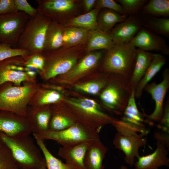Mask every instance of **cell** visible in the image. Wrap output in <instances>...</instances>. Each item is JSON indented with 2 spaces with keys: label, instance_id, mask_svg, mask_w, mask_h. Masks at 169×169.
Returning <instances> with one entry per match:
<instances>
[{
  "label": "cell",
  "instance_id": "cell-1",
  "mask_svg": "<svg viewBox=\"0 0 169 169\" xmlns=\"http://www.w3.org/2000/svg\"><path fill=\"white\" fill-rule=\"evenodd\" d=\"M61 103L76 121L96 133H99L102 127L116 119L105 112L99 104L92 99L64 97Z\"/></svg>",
  "mask_w": 169,
  "mask_h": 169
},
{
  "label": "cell",
  "instance_id": "cell-2",
  "mask_svg": "<svg viewBox=\"0 0 169 169\" xmlns=\"http://www.w3.org/2000/svg\"><path fill=\"white\" fill-rule=\"evenodd\" d=\"M111 124L115 128V134L113 144L115 147L125 154V163L132 166L135 158L140 156L139 149L147 144L146 136L149 131L145 126H141L116 119Z\"/></svg>",
  "mask_w": 169,
  "mask_h": 169
},
{
  "label": "cell",
  "instance_id": "cell-3",
  "mask_svg": "<svg viewBox=\"0 0 169 169\" xmlns=\"http://www.w3.org/2000/svg\"><path fill=\"white\" fill-rule=\"evenodd\" d=\"M86 44L65 48L62 47L51 51H43L45 64L39 73L44 80L49 81L58 75L65 74L71 70L84 56Z\"/></svg>",
  "mask_w": 169,
  "mask_h": 169
},
{
  "label": "cell",
  "instance_id": "cell-4",
  "mask_svg": "<svg viewBox=\"0 0 169 169\" xmlns=\"http://www.w3.org/2000/svg\"><path fill=\"white\" fill-rule=\"evenodd\" d=\"M136 49L130 42L115 44L105 50L99 71L119 75L129 79L136 63Z\"/></svg>",
  "mask_w": 169,
  "mask_h": 169
},
{
  "label": "cell",
  "instance_id": "cell-5",
  "mask_svg": "<svg viewBox=\"0 0 169 169\" xmlns=\"http://www.w3.org/2000/svg\"><path fill=\"white\" fill-rule=\"evenodd\" d=\"M0 138L7 146L19 169H39L43 161L40 149L29 135L12 137L0 131Z\"/></svg>",
  "mask_w": 169,
  "mask_h": 169
},
{
  "label": "cell",
  "instance_id": "cell-6",
  "mask_svg": "<svg viewBox=\"0 0 169 169\" xmlns=\"http://www.w3.org/2000/svg\"><path fill=\"white\" fill-rule=\"evenodd\" d=\"M38 84L24 83L21 86L7 82L0 86V110L25 116L29 103Z\"/></svg>",
  "mask_w": 169,
  "mask_h": 169
},
{
  "label": "cell",
  "instance_id": "cell-7",
  "mask_svg": "<svg viewBox=\"0 0 169 169\" xmlns=\"http://www.w3.org/2000/svg\"><path fill=\"white\" fill-rule=\"evenodd\" d=\"M132 90L129 79L111 74L107 84L100 94L104 107L116 115L122 116Z\"/></svg>",
  "mask_w": 169,
  "mask_h": 169
},
{
  "label": "cell",
  "instance_id": "cell-8",
  "mask_svg": "<svg viewBox=\"0 0 169 169\" xmlns=\"http://www.w3.org/2000/svg\"><path fill=\"white\" fill-rule=\"evenodd\" d=\"M51 20L38 13L26 23L16 48L28 50L30 54L42 52L46 31Z\"/></svg>",
  "mask_w": 169,
  "mask_h": 169
},
{
  "label": "cell",
  "instance_id": "cell-9",
  "mask_svg": "<svg viewBox=\"0 0 169 169\" xmlns=\"http://www.w3.org/2000/svg\"><path fill=\"white\" fill-rule=\"evenodd\" d=\"M34 134L44 140L56 141L62 146L83 143L90 145L100 140L99 133L91 131L79 122L62 130H48Z\"/></svg>",
  "mask_w": 169,
  "mask_h": 169
},
{
  "label": "cell",
  "instance_id": "cell-10",
  "mask_svg": "<svg viewBox=\"0 0 169 169\" xmlns=\"http://www.w3.org/2000/svg\"><path fill=\"white\" fill-rule=\"evenodd\" d=\"M105 50H101L87 53L68 72L55 76L49 81L51 83L61 86L74 84L92 72L99 71Z\"/></svg>",
  "mask_w": 169,
  "mask_h": 169
},
{
  "label": "cell",
  "instance_id": "cell-11",
  "mask_svg": "<svg viewBox=\"0 0 169 169\" xmlns=\"http://www.w3.org/2000/svg\"><path fill=\"white\" fill-rule=\"evenodd\" d=\"M153 136L156 141V150L150 154L137 158L134 169H159L162 166H169V134L158 131L154 132Z\"/></svg>",
  "mask_w": 169,
  "mask_h": 169
},
{
  "label": "cell",
  "instance_id": "cell-12",
  "mask_svg": "<svg viewBox=\"0 0 169 169\" xmlns=\"http://www.w3.org/2000/svg\"><path fill=\"white\" fill-rule=\"evenodd\" d=\"M30 18L21 11L0 15V43L16 48L18 38Z\"/></svg>",
  "mask_w": 169,
  "mask_h": 169
},
{
  "label": "cell",
  "instance_id": "cell-13",
  "mask_svg": "<svg viewBox=\"0 0 169 169\" xmlns=\"http://www.w3.org/2000/svg\"><path fill=\"white\" fill-rule=\"evenodd\" d=\"M7 82L18 86L37 82L25 71L24 57L15 56L0 61V86Z\"/></svg>",
  "mask_w": 169,
  "mask_h": 169
},
{
  "label": "cell",
  "instance_id": "cell-14",
  "mask_svg": "<svg viewBox=\"0 0 169 169\" xmlns=\"http://www.w3.org/2000/svg\"><path fill=\"white\" fill-rule=\"evenodd\" d=\"M163 79L159 84L155 82L147 84L144 90L150 94L155 103V108L150 115H147L146 121L153 125L154 122L160 121L163 113V102L169 88V69L167 68L163 71Z\"/></svg>",
  "mask_w": 169,
  "mask_h": 169
},
{
  "label": "cell",
  "instance_id": "cell-15",
  "mask_svg": "<svg viewBox=\"0 0 169 169\" xmlns=\"http://www.w3.org/2000/svg\"><path fill=\"white\" fill-rule=\"evenodd\" d=\"M38 13L52 21L62 24L66 14L74 11L77 4L73 0H36Z\"/></svg>",
  "mask_w": 169,
  "mask_h": 169
},
{
  "label": "cell",
  "instance_id": "cell-16",
  "mask_svg": "<svg viewBox=\"0 0 169 169\" xmlns=\"http://www.w3.org/2000/svg\"><path fill=\"white\" fill-rule=\"evenodd\" d=\"M0 131L12 137L30 135L32 132L25 116L1 110Z\"/></svg>",
  "mask_w": 169,
  "mask_h": 169
},
{
  "label": "cell",
  "instance_id": "cell-17",
  "mask_svg": "<svg viewBox=\"0 0 169 169\" xmlns=\"http://www.w3.org/2000/svg\"><path fill=\"white\" fill-rule=\"evenodd\" d=\"M130 42L145 51H154L163 55L169 54V48L165 40L160 35L142 27Z\"/></svg>",
  "mask_w": 169,
  "mask_h": 169
},
{
  "label": "cell",
  "instance_id": "cell-18",
  "mask_svg": "<svg viewBox=\"0 0 169 169\" xmlns=\"http://www.w3.org/2000/svg\"><path fill=\"white\" fill-rule=\"evenodd\" d=\"M137 15H130L109 32L115 44L129 42L142 27Z\"/></svg>",
  "mask_w": 169,
  "mask_h": 169
},
{
  "label": "cell",
  "instance_id": "cell-19",
  "mask_svg": "<svg viewBox=\"0 0 169 169\" xmlns=\"http://www.w3.org/2000/svg\"><path fill=\"white\" fill-rule=\"evenodd\" d=\"M51 115V105H28L25 117L32 132L38 134L49 130Z\"/></svg>",
  "mask_w": 169,
  "mask_h": 169
},
{
  "label": "cell",
  "instance_id": "cell-20",
  "mask_svg": "<svg viewBox=\"0 0 169 169\" xmlns=\"http://www.w3.org/2000/svg\"><path fill=\"white\" fill-rule=\"evenodd\" d=\"M89 146L83 143L62 146L58 155L66 160L65 164L71 169H86L84 159Z\"/></svg>",
  "mask_w": 169,
  "mask_h": 169
},
{
  "label": "cell",
  "instance_id": "cell-21",
  "mask_svg": "<svg viewBox=\"0 0 169 169\" xmlns=\"http://www.w3.org/2000/svg\"><path fill=\"white\" fill-rule=\"evenodd\" d=\"M108 151V148L101 140L89 146L84 159L86 169H104L103 161Z\"/></svg>",
  "mask_w": 169,
  "mask_h": 169
},
{
  "label": "cell",
  "instance_id": "cell-22",
  "mask_svg": "<svg viewBox=\"0 0 169 169\" xmlns=\"http://www.w3.org/2000/svg\"><path fill=\"white\" fill-rule=\"evenodd\" d=\"M112 74L98 71L92 80L78 82L74 84L76 90L94 95H100L108 83Z\"/></svg>",
  "mask_w": 169,
  "mask_h": 169
},
{
  "label": "cell",
  "instance_id": "cell-23",
  "mask_svg": "<svg viewBox=\"0 0 169 169\" xmlns=\"http://www.w3.org/2000/svg\"><path fill=\"white\" fill-rule=\"evenodd\" d=\"M64 96L61 92L38 84L36 91L28 104L30 105H51L63 100Z\"/></svg>",
  "mask_w": 169,
  "mask_h": 169
},
{
  "label": "cell",
  "instance_id": "cell-24",
  "mask_svg": "<svg viewBox=\"0 0 169 169\" xmlns=\"http://www.w3.org/2000/svg\"><path fill=\"white\" fill-rule=\"evenodd\" d=\"M154 53L137 48L135 64L131 77L129 79L132 88L136 89L144 76L153 57Z\"/></svg>",
  "mask_w": 169,
  "mask_h": 169
},
{
  "label": "cell",
  "instance_id": "cell-25",
  "mask_svg": "<svg viewBox=\"0 0 169 169\" xmlns=\"http://www.w3.org/2000/svg\"><path fill=\"white\" fill-rule=\"evenodd\" d=\"M51 106L52 115L49 130L61 131L78 122L65 111L60 102L51 104Z\"/></svg>",
  "mask_w": 169,
  "mask_h": 169
},
{
  "label": "cell",
  "instance_id": "cell-26",
  "mask_svg": "<svg viewBox=\"0 0 169 169\" xmlns=\"http://www.w3.org/2000/svg\"><path fill=\"white\" fill-rule=\"evenodd\" d=\"M115 44L109 32L100 29L89 31L85 50L87 53L94 51L108 50Z\"/></svg>",
  "mask_w": 169,
  "mask_h": 169
},
{
  "label": "cell",
  "instance_id": "cell-27",
  "mask_svg": "<svg viewBox=\"0 0 169 169\" xmlns=\"http://www.w3.org/2000/svg\"><path fill=\"white\" fill-rule=\"evenodd\" d=\"M137 16L142 27L154 33L169 37V18L144 15L139 13Z\"/></svg>",
  "mask_w": 169,
  "mask_h": 169
},
{
  "label": "cell",
  "instance_id": "cell-28",
  "mask_svg": "<svg viewBox=\"0 0 169 169\" xmlns=\"http://www.w3.org/2000/svg\"><path fill=\"white\" fill-rule=\"evenodd\" d=\"M166 59L160 53L154 54L151 62L135 90V97L140 98L145 86L166 64Z\"/></svg>",
  "mask_w": 169,
  "mask_h": 169
},
{
  "label": "cell",
  "instance_id": "cell-29",
  "mask_svg": "<svg viewBox=\"0 0 169 169\" xmlns=\"http://www.w3.org/2000/svg\"><path fill=\"white\" fill-rule=\"evenodd\" d=\"M63 29L62 24L51 21L46 31L44 51H53L63 46Z\"/></svg>",
  "mask_w": 169,
  "mask_h": 169
},
{
  "label": "cell",
  "instance_id": "cell-30",
  "mask_svg": "<svg viewBox=\"0 0 169 169\" xmlns=\"http://www.w3.org/2000/svg\"><path fill=\"white\" fill-rule=\"evenodd\" d=\"M100 9L95 8L89 12L69 19L62 25L64 27H75L88 31L98 29L97 18Z\"/></svg>",
  "mask_w": 169,
  "mask_h": 169
},
{
  "label": "cell",
  "instance_id": "cell-31",
  "mask_svg": "<svg viewBox=\"0 0 169 169\" xmlns=\"http://www.w3.org/2000/svg\"><path fill=\"white\" fill-rule=\"evenodd\" d=\"M128 17L110 9H101L97 18L98 29L109 32L115 25L125 21Z\"/></svg>",
  "mask_w": 169,
  "mask_h": 169
},
{
  "label": "cell",
  "instance_id": "cell-32",
  "mask_svg": "<svg viewBox=\"0 0 169 169\" xmlns=\"http://www.w3.org/2000/svg\"><path fill=\"white\" fill-rule=\"evenodd\" d=\"M89 31L75 27H64L63 45L62 47L69 48L86 44Z\"/></svg>",
  "mask_w": 169,
  "mask_h": 169
},
{
  "label": "cell",
  "instance_id": "cell-33",
  "mask_svg": "<svg viewBox=\"0 0 169 169\" xmlns=\"http://www.w3.org/2000/svg\"><path fill=\"white\" fill-rule=\"evenodd\" d=\"M135 90L134 88H132L131 95L121 120L135 125L145 126L143 124L145 121L143 115L139 111L136 103Z\"/></svg>",
  "mask_w": 169,
  "mask_h": 169
},
{
  "label": "cell",
  "instance_id": "cell-34",
  "mask_svg": "<svg viewBox=\"0 0 169 169\" xmlns=\"http://www.w3.org/2000/svg\"><path fill=\"white\" fill-rule=\"evenodd\" d=\"M140 11L141 13L144 15L168 18L169 16V0L148 1Z\"/></svg>",
  "mask_w": 169,
  "mask_h": 169
},
{
  "label": "cell",
  "instance_id": "cell-35",
  "mask_svg": "<svg viewBox=\"0 0 169 169\" xmlns=\"http://www.w3.org/2000/svg\"><path fill=\"white\" fill-rule=\"evenodd\" d=\"M33 134L37 145L44 154L46 166L48 169H71L65 163L53 155L45 146L44 140L35 134Z\"/></svg>",
  "mask_w": 169,
  "mask_h": 169
},
{
  "label": "cell",
  "instance_id": "cell-36",
  "mask_svg": "<svg viewBox=\"0 0 169 169\" xmlns=\"http://www.w3.org/2000/svg\"><path fill=\"white\" fill-rule=\"evenodd\" d=\"M0 169H19L9 149L0 138Z\"/></svg>",
  "mask_w": 169,
  "mask_h": 169
},
{
  "label": "cell",
  "instance_id": "cell-37",
  "mask_svg": "<svg viewBox=\"0 0 169 169\" xmlns=\"http://www.w3.org/2000/svg\"><path fill=\"white\" fill-rule=\"evenodd\" d=\"M122 6L125 15H137L142 7L147 3V0H117Z\"/></svg>",
  "mask_w": 169,
  "mask_h": 169
},
{
  "label": "cell",
  "instance_id": "cell-38",
  "mask_svg": "<svg viewBox=\"0 0 169 169\" xmlns=\"http://www.w3.org/2000/svg\"><path fill=\"white\" fill-rule=\"evenodd\" d=\"M30 54L27 50L13 48L8 44L0 43V61L15 56L25 57Z\"/></svg>",
  "mask_w": 169,
  "mask_h": 169
},
{
  "label": "cell",
  "instance_id": "cell-39",
  "mask_svg": "<svg viewBox=\"0 0 169 169\" xmlns=\"http://www.w3.org/2000/svg\"><path fill=\"white\" fill-rule=\"evenodd\" d=\"M24 58L25 67L36 68L39 70V74L43 71L45 64L43 52L30 54Z\"/></svg>",
  "mask_w": 169,
  "mask_h": 169
},
{
  "label": "cell",
  "instance_id": "cell-40",
  "mask_svg": "<svg viewBox=\"0 0 169 169\" xmlns=\"http://www.w3.org/2000/svg\"><path fill=\"white\" fill-rule=\"evenodd\" d=\"M95 8L100 9L106 8L115 11L120 14L125 15L122 6L113 0H98L95 3Z\"/></svg>",
  "mask_w": 169,
  "mask_h": 169
},
{
  "label": "cell",
  "instance_id": "cell-41",
  "mask_svg": "<svg viewBox=\"0 0 169 169\" xmlns=\"http://www.w3.org/2000/svg\"><path fill=\"white\" fill-rule=\"evenodd\" d=\"M15 5L17 11H21L33 17L38 13L37 8L32 7L26 0H14Z\"/></svg>",
  "mask_w": 169,
  "mask_h": 169
},
{
  "label": "cell",
  "instance_id": "cell-42",
  "mask_svg": "<svg viewBox=\"0 0 169 169\" xmlns=\"http://www.w3.org/2000/svg\"><path fill=\"white\" fill-rule=\"evenodd\" d=\"M160 123L158 125V127L161 129L164 133H169V99L166 100L164 107L163 113L160 120Z\"/></svg>",
  "mask_w": 169,
  "mask_h": 169
},
{
  "label": "cell",
  "instance_id": "cell-43",
  "mask_svg": "<svg viewBox=\"0 0 169 169\" xmlns=\"http://www.w3.org/2000/svg\"><path fill=\"white\" fill-rule=\"evenodd\" d=\"M18 11L14 0H0V15Z\"/></svg>",
  "mask_w": 169,
  "mask_h": 169
},
{
  "label": "cell",
  "instance_id": "cell-44",
  "mask_svg": "<svg viewBox=\"0 0 169 169\" xmlns=\"http://www.w3.org/2000/svg\"><path fill=\"white\" fill-rule=\"evenodd\" d=\"M96 0H83V3L85 8L86 13L89 12L95 4Z\"/></svg>",
  "mask_w": 169,
  "mask_h": 169
},
{
  "label": "cell",
  "instance_id": "cell-45",
  "mask_svg": "<svg viewBox=\"0 0 169 169\" xmlns=\"http://www.w3.org/2000/svg\"><path fill=\"white\" fill-rule=\"evenodd\" d=\"M46 165L45 161V160L44 157H43L42 163L41 166L39 169H46Z\"/></svg>",
  "mask_w": 169,
  "mask_h": 169
},
{
  "label": "cell",
  "instance_id": "cell-46",
  "mask_svg": "<svg viewBox=\"0 0 169 169\" xmlns=\"http://www.w3.org/2000/svg\"><path fill=\"white\" fill-rule=\"evenodd\" d=\"M120 169H129L125 165H122L120 167Z\"/></svg>",
  "mask_w": 169,
  "mask_h": 169
},
{
  "label": "cell",
  "instance_id": "cell-47",
  "mask_svg": "<svg viewBox=\"0 0 169 169\" xmlns=\"http://www.w3.org/2000/svg\"></svg>",
  "mask_w": 169,
  "mask_h": 169
}]
</instances>
